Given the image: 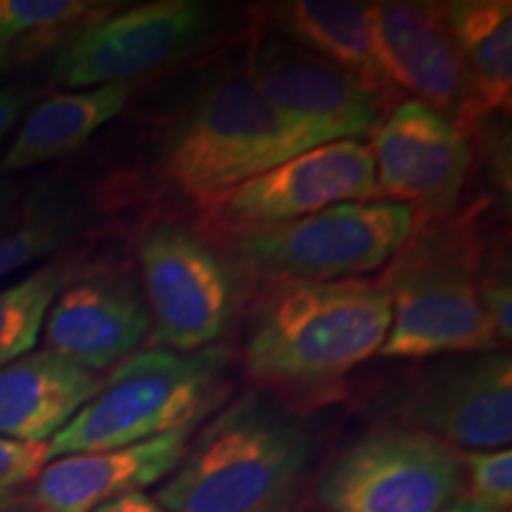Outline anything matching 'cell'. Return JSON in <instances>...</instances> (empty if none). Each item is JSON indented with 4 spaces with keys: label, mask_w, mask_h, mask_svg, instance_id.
Here are the masks:
<instances>
[{
    "label": "cell",
    "mask_w": 512,
    "mask_h": 512,
    "mask_svg": "<svg viewBox=\"0 0 512 512\" xmlns=\"http://www.w3.org/2000/svg\"><path fill=\"white\" fill-rule=\"evenodd\" d=\"M389 325L380 280L278 283L256 306L242 363L249 380L271 392L330 394L380 354Z\"/></svg>",
    "instance_id": "cell-1"
},
{
    "label": "cell",
    "mask_w": 512,
    "mask_h": 512,
    "mask_svg": "<svg viewBox=\"0 0 512 512\" xmlns=\"http://www.w3.org/2000/svg\"><path fill=\"white\" fill-rule=\"evenodd\" d=\"M316 456L311 427L268 392H249L188 446L155 503L164 512H283Z\"/></svg>",
    "instance_id": "cell-2"
},
{
    "label": "cell",
    "mask_w": 512,
    "mask_h": 512,
    "mask_svg": "<svg viewBox=\"0 0 512 512\" xmlns=\"http://www.w3.org/2000/svg\"><path fill=\"white\" fill-rule=\"evenodd\" d=\"M489 273L475 223L465 216L418 223L380 278L392 309L380 354L422 361L503 351L482 306Z\"/></svg>",
    "instance_id": "cell-3"
},
{
    "label": "cell",
    "mask_w": 512,
    "mask_h": 512,
    "mask_svg": "<svg viewBox=\"0 0 512 512\" xmlns=\"http://www.w3.org/2000/svg\"><path fill=\"white\" fill-rule=\"evenodd\" d=\"M228 347L147 349L124 358L100 392L48 441L50 460L195 430L228 394Z\"/></svg>",
    "instance_id": "cell-4"
},
{
    "label": "cell",
    "mask_w": 512,
    "mask_h": 512,
    "mask_svg": "<svg viewBox=\"0 0 512 512\" xmlns=\"http://www.w3.org/2000/svg\"><path fill=\"white\" fill-rule=\"evenodd\" d=\"M302 155L247 72H228L197 95L164 143V174L190 200L223 192Z\"/></svg>",
    "instance_id": "cell-5"
},
{
    "label": "cell",
    "mask_w": 512,
    "mask_h": 512,
    "mask_svg": "<svg viewBox=\"0 0 512 512\" xmlns=\"http://www.w3.org/2000/svg\"><path fill=\"white\" fill-rule=\"evenodd\" d=\"M418 228L413 207L344 202L235 240L240 259L275 283H335L387 266Z\"/></svg>",
    "instance_id": "cell-6"
},
{
    "label": "cell",
    "mask_w": 512,
    "mask_h": 512,
    "mask_svg": "<svg viewBox=\"0 0 512 512\" xmlns=\"http://www.w3.org/2000/svg\"><path fill=\"white\" fill-rule=\"evenodd\" d=\"M216 5L155 0L107 10L76 29L57 50L50 79L69 88L119 86L202 53L219 36Z\"/></svg>",
    "instance_id": "cell-7"
},
{
    "label": "cell",
    "mask_w": 512,
    "mask_h": 512,
    "mask_svg": "<svg viewBox=\"0 0 512 512\" xmlns=\"http://www.w3.org/2000/svg\"><path fill=\"white\" fill-rule=\"evenodd\" d=\"M465 486L456 448L408 425L375 427L318 484L325 512H444Z\"/></svg>",
    "instance_id": "cell-8"
},
{
    "label": "cell",
    "mask_w": 512,
    "mask_h": 512,
    "mask_svg": "<svg viewBox=\"0 0 512 512\" xmlns=\"http://www.w3.org/2000/svg\"><path fill=\"white\" fill-rule=\"evenodd\" d=\"M245 72L299 152L363 143L389 114L354 76L283 36L261 38Z\"/></svg>",
    "instance_id": "cell-9"
},
{
    "label": "cell",
    "mask_w": 512,
    "mask_h": 512,
    "mask_svg": "<svg viewBox=\"0 0 512 512\" xmlns=\"http://www.w3.org/2000/svg\"><path fill=\"white\" fill-rule=\"evenodd\" d=\"M370 200H377L373 152L366 143L342 140L287 159L202 209L214 233L240 238L306 219L335 204Z\"/></svg>",
    "instance_id": "cell-10"
},
{
    "label": "cell",
    "mask_w": 512,
    "mask_h": 512,
    "mask_svg": "<svg viewBox=\"0 0 512 512\" xmlns=\"http://www.w3.org/2000/svg\"><path fill=\"white\" fill-rule=\"evenodd\" d=\"M138 261L152 335L162 349L200 351L226 335L233 275L207 242L176 223H157L140 235Z\"/></svg>",
    "instance_id": "cell-11"
},
{
    "label": "cell",
    "mask_w": 512,
    "mask_h": 512,
    "mask_svg": "<svg viewBox=\"0 0 512 512\" xmlns=\"http://www.w3.org/2000/svg\"><path fill=\"white\" fill-rule=\"evenodd\" d=\"M370 138L377 200L408 204L418 223L453 216L472 169V143L463 128L406 98Z\"/></svg>",
    "instance_id": "cell-12"
},
{
    "label": "cell",
    "mask_w": 512,
    "mask_h": 512,
    "mask_svg": "<svg viewBox=\"0 0 512 512\" xmlns=\"http://www.w3.org/2000/svg\"><path fill=\"white\" fill-rule=\"evenodd\" d=\"M403 425L451 448L494 451L512 439V356L458 354L434 363L401 401Z\"/></svg>",
    "instance_id": "cell-13"
},
{
    "label": "cell",
    "mask_w": 512,
    "mask_h": 512,
    "mask_svg": "<svg viewBox=\"0 0 512 512\" xmlns=\"http://www.w3.org/2000/svg\"><path fill=\"white\" fill-rule=\"evenodd\" d=\"M377 48L401 95L463 128L484 119L475 86L448 29L441 3H370Z\"/></svg>",
    "instance_id": "cell-14"
},
{
    "label": "cell",
    "mask_w": 512,
    "mask_h": 512,
    "mask_svg": "<svg viewBox=\"0 0 512 512\" xmlns=\"http://www.w3.org/2000/svg\"><path fill=\"white\" fill-rule=\"evenodd\" d=\"M43 332L46 349L74 366L91 373L119 366L152 335L143 285L121 266L67 275Z\"/></svg>",
    "instance_id": "cell-15"
},
{
    "label": "cell",
    "mask_w": 512,
    "mask_h": 512,
    "mask_svg": "<svg viewBox=\"0 0 512 512\" xmlns=\"http://www.w3.org/2000/svg\"><path fill=\"white\" fill-rule=\"evenodd\" d=\"M195 430L126 448L50 460L34 479L29 512H93L128 494H143L176 470Z\"/></svg>",
    "instance_id": "cell-16"
},
{
    "label": "cell",
    "mask_w": 512,
    "mask_h": 512,
    "mask_svg": "<svg viewBox=\"0 0 512 512\" xmlns=\"http://www.w3.org/2000/svg\"><path fill=\"white\" fill-rule=\"evenodd\" d=\"M105 377L31 351L0 368V437L48 444L100 392Z\"/></svg>",
    "instance_id": "cell-17"
},
{
    "label": "cell",
    "mask_w": 512,
    "mask_h": 512,
    "mask_svg": "<svg viewBox=\"0 0 512 512\" xmlns=\"http://www.w3.org/2000/svg\"><path fill=\"white\" fill-rule=\"evenodd\" d=\"M278 36L347 72L392 112L403 100L377 48L370 3L294 0L275 8Z\"/></svg>",
    "instance_id": "cell-18"
},
{
    "label": "cell",
    "mask_w": 512,
    "mask_h": 512,
    "mask_svg": "<svg viewBox=\"0 0 512 512\" xmlns=\"http://www.w3.org/2000/svg\"><path fill=\"white\" fill-rule=\"evenodd\" d=\"M131 88L98 86L79 93H60L29 112L3 159L0 174L34 169L67 157L91 140L102 126L117 119L126 107Z\"/></svg>",
    "instance_id": "cell-19"
},
{
    "label": "cell",
    "mask_w": 512,
    "mask_h": 512,
    "mask_svg": "<svg viewBox=\"0 0 512 512\" xmlns=\"http://www.w3.org/2000/svg\"><path fill=\"white\" fill-rule=\"evenodd\" d=\"M441 5L484 117L491 112L510 110L512 3L510 0H456Z\"/></svg>",
    "instance_id": "cell-20"
},
{
    "label": "cell",
    "mask_w": 512,
    "mask_h": 512,
    "mask_svg": "<svg viewBox=\"0 0 512 512\" xmlns=\"http://www.w3.org/2000/svg\"><path fill=\"white\" fill-rule=\"evenodd\" d=\"M81 200L69 188L50 185L19 204L0 233V280L60 252L83 226Z\"/></svg>",
    "instance_id": "cell-21"
},
{
    "label": "cell",
    "mask_w": 512,
    "mask_h": 512,
    "mask_svg": "<svg viewBox=\"0 0 512 512\" xmlns=\"http://www.w3.org/2000/svg\"><path fill=\"white\" fill-rule=\"evenodd\" d=\"M64 280L67 266L53 261L0 290V368L34 351Z\"/></svg>",
    "instance_id": "cell-22"
},
{
    "label": "cell",
    "mask_w": 512,
    "mask_h": 512,
    "mask_svg": "<svg viewBox=\"0 0 512 512\" xmlns=\"http://www.w3.org/2000/svg\"><path fill=\"white\" fill-rule=\"evenodd\" d=\"M112 8L88 0H0V43L19 55L46 50Z\"/></svg>",
    "instance_id": "cell-23"
},
{
    "label": "cell",
    "mask_w": 512,
    "mask_h": 512,
    "mask_svg": "<svg viewBox=\"0 0 512 512\" xmlns=\"http://www.w3.org/2000/svg\"><path fill=\"white\" fill-rule=\"evenodd\" d=\"M463 472H467L465 501L496 512H510L512 505V451H467L460 453Z\"/></svg>",
    "instance_id": "cell-24"
},
{
    "label": "cell",
    "mask_w": 512,
    "mask_h": 512,
    "mask_svg": "<svg viewBox=\"0 0 512 512\" xmlns=\"http://www.w3.org/2000/svg\"><path fill=\"white\" fill-rule=\"evenodd\" d=\"M48 463V444H27L0 437V494L34 482Z\"/></svg>",
    "instance_id": "cell-25"
},
{
    "label": "cell",
    "mask_w": 512,
    "mask_h": 512,
    "mask_svg": "<svg viewBox=\"0 0 512 512\" xmlns=\"http://www.w3.org/2000/svg\"><path fill=\"white\" fill-rule=\"evenodd\" d=\"M482 306L498 347L505 351L512 339V290L508 271L489 273L482 292Z\"/></svg>",
    "instance_id": "cell-26"
},
{
    "label": "cell",
    "mask_w": 512,
    "mask_h": 512,
    "mask_svg": "<svg viewBox=\"0 0 512 512\" xmlns=\"http://www.w3.org/2000/svg\"><path fill=\"white\" fill-rule=\"evenodd\" d=\"M19 204H22V183L12 176L0 174V233L15 219Z\"/></svg>",
    "instance_id": "cell-27"
},
{
    "label": "cell",
    "mask_w": 512,
    "mask_h": 512,
    "mask_svg": "<svg viewBox=\"0 0 512 512\" xmlns=\"http://www.w3.org/2000/svg\"><path fill=\"white\" fill-rule=\"evenodd\" d=\"M24 107H27V95L12 88H0V140L17 124Z\"/></svg>",
    "instance_id": "cell-28"
},
{
    "label": "cell",
    "mask_w": 512,
    "mask_h": 512,
    "mask_svg": "<svg viewBox=\"0 0 512 512\" xmlns=\"http://www.w3.org/2000/svg\"><path fill=\"white\" fill-rule=\"evenodd\" d=\"M93 512H164V510L159 508L152 496L128 494V496L117 498V501L100 505V508L93 510Z\"/></svg>",
    "instance_id": "cell-29"
},
{
    "label": "cell",
    "mask_w": 512,
    "mask_h": 512,
    "mask_svg": "<svg viewBox=\"0 0 512 512\" xmlns=\"http://www.w3.org/2000/svg\"><path fill=\"white\" fill-rule=\"evenodd\" d=\"M444 512H496V510L482 508V505H475V503L465 501V498H458V501L453 503V505H448Z\"/></svg>",
    "instance_id": "cell-30"
},
{
    "label": "cell",
    "mask_w": 512,
    "mask_h": 512,
    "mask_svg": "<svg viewBox=\"0 0 512 512\" xmlns=\"http://www.w3.org/2000/svg\"><path fill=\"white\" fill-rule=\"evenodd\" d=\"M15 501H17V496L12 494V491H5V494H0V512L8 510Z\"/></svg>",
    "instance_id": "cell-31"
},
{
    "label": "cell",
    "mask_w": 512,
    "mask_h": 512,
    "mask_svg": "<svg viewBox=\"0 0 512 512\" xmlns=\"http://www.w3.org/2000/svg\"><path fill=\"white\" fill-rule=\"evenodd\" d=\"M12 55H15V53H12L8 46H3V43H0V69L8 67L10 60H12Z\"/></svg>",
    "instance_id": "cell-32"
},
{
    "label": "cell",
    "mask_w": 512,
    "mask_h": 512,
    "mask_svg": "<svg viewBox=\"0 0 512 512\" xmlns=\"http://www.w3.org/2000/svg\"><path fill=\"white\" fill-rule=\"evenodd\" d=\"M283 512H290V508H287V510H283Z\"/></svg>",
    "instance_id": "cell-33"
}]
</instances>
